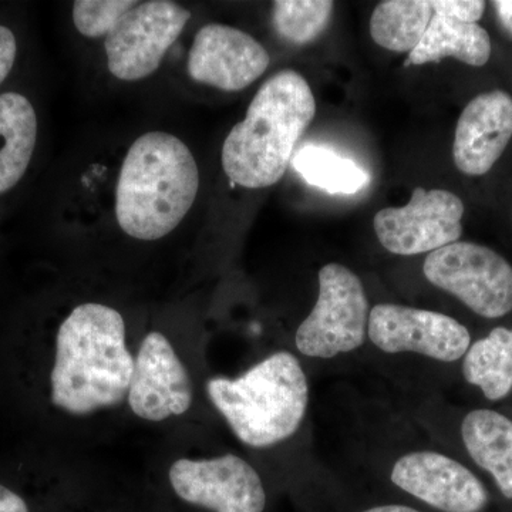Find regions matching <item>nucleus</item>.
<instances>
[{"label": "nucleus", "mask_w": 512, "mask_h": 512, "mask_svg": "<svg viewBox=\"0 0 512 512\" xmlns=\"http://www.w3.org/2000/svg\"><path fill=\"white\" fill-rule=\"evenodd\" d=\"M134 362L123 316L101 303H83L57 332L50 400L74 416L119 406L128 396Z\"/></svg>", "instance_id": "f257e3e1"}, {"label": "nucleus", "mask_w": 512, "mask_h": 512, "mask_svg": "<svg viewBox=\"0 0 512 512\" xmlns=\"http://www.w3.org/2000/svg\"><path fill=\"white\" fill-rule=\"evenodd\" d=\"M315 114V96L302 74L284 70L269 77L225 138L222 168L229 180L249 190L278 183Z\"/></svg>", "instance_id": "f03ea898"}, {"label": "nucleus", "mask_w": 512, "mask_h": 512, "mask_svg": "<svg viewBox=\"0 0 512 512\" xmlns=\"http://www.w3.org/2000/svg\"><path fill=\"white\" fill-rule=\"evenodd\" d=\"M200 190V171L190 148L164 131L138 137L121 165L116 217L131 238L157 241L187 217Z\"/></svg>", "instance_id": "7ed1b4c3"}, {"label": "nucleus", "mask_w": 512, "mask_h": 512, "mask_svg": "<svg viewBox=\"0 0 512 512\" xmlns=\"http://www.w3.org/2000/svg\"><path fill=\"white\" fill-rule=\"evenodd\" d=\"M207 390L235 436L256 448L293 436L309 403L308 379L289 352L266 357L237 379L214 377Z\"/></svg>", "instance_id": "20e7f679"}, {"label": "nucleus", "mask_w": 512, "mask_h": 512, "mask_svg": "<svg viewBox=\"0 0 512 512\" xmlns=\"http://www.w3.org/2000/svg\"><path fill=\"white\" fill-rule=\"evenodd\" d=\"M369 301L359 276L340 264L319 271V296L315 308L296 332L302 355L332 359L359 349L369 326Z\"/></svg>", "instance_id": "39448f33"}, {"label": "nucleus", "mask_w": 512, "mask_h": 512, "mask_svg": "<svg viewBox=\"0 0 512 512\" xmlns=\"http://www.w3.org/2000/svg\"><path fill=\"white\" fill-rule=\"evenodd\" d=\"M423 272L430 284L483 318H503L512 311V266L484 245L458 241L437 249L427 256Z\"/></svg>", "instance_id": "423d86ee"}, {"label": "nucleus", "mask_w": 512, "mask_h": 512, "mask_svg": "<svg viewBox=\"0 0 512 512\" xmlns=\"http://www.w3.org/2000/svg\"><path fill=\"white\" fill-rule=\"evenodd\" d=\"M190 19V10L170 0L138 2L104 40L110 73L123 82L151 76Z\"/></svg>", "instance_id": "0eeeda50"}, {"label": "nucleus", "mask_w": 512, "mask_h": 512, "mask_svg": "<svg viewBox=\"0 0 512 512\" xmlns=\"http://www.w3.org/2000/svg\"><path fill=\"white\" fill-rule=\"evenodd\" d=\"M463 215V201L453 192L417 187L404 207L377 212L376 237L392 254H431L458 242L463 234Z\"/></svg>", "instance_id": "6e6552de"}, {"label": "nucleus", "mask_w": 512, "mask_h": 512, "mask_svg": "<svg viewBox=\"0 0 512 512\" xmlns=\"http://www.w3.org/2000/svg\"><path fill=\"white\" fill-rule=\"evenodd\" d=\"M175 494L185 503L214 512H264L266 494L255 468L234 454L191 460L170 468Z\"/></svg>", "instance_id": "1a4fd4ad"}, {"label": "nucleus", "mask_w": 512, "mask_h": 512, "mask_svg": "<svg viewBox=\"0 0 512 512\" xmlns=\"http://www.w3.org/2000/svg\"><path fill=\"white\" fill-rule=\"evenodd\" d=\"M367 336L386 353H419L456 362L466 355L471 336L466 326L444 313L380 303L370 311Z\"/></svg>", "instance_id": "9d476101"}, {"label": "nucleus", "mask_w": 512, "mask_h": 512, "mask_svg": "<svg viewBox=\"0 0 512 512\" xmlns=\"http://www.w3.org/2000/svg\"><path fill=\"white\" fill-rule=\"evenodd\" d=\"M271 57L248 33L211 23L198 30L188 55V74L197 83L239 92L268 70Z\"/></svg>", "instance_id": "9b49d317"}, {"label": "nucleus", "mask_w": 512, "mask_h": 512, "mask_svg": "<svg viewBox=\"0 0 512 512\" xmlns=\"http://www.w3.org/2000/svg\"><path fill=\"white\" fill-rule=\"evenodd\" d=\"M127 399L133 413L148 421L167 420L190 409L191 377L163 333H148L141 342Z\"/></svg>", "instance_id": "f8f14e48"}, {"label": "nucleus", "mask_w": 512, "mask_h": 512, "mask_svg": "<svg viewBox=\"0 0 512 512\" xmlns=\"http://www.w3.org/2000/svg\"><path fill=\"white\" fill-rule=\"evenodd\" d=\"M393 484L441 512H480L488 503L483 483L467 467L434 451H416L396 461Z\"/></svg>", "instance_id": "ddd939ff"}, {"label": "nucleus", "mask_w": 512, "mask_h": 512, "mask_svg": "<svg viewBox=\"0 0 512 512\" xmlns=\"http://www.w3.org/2000/svg\"><path fill=\"white\" fill-rule=\"evenodd\" d=\"M512 138V97L503 90L480 94L461 113L454 136L453 158L467 175L487 174Z\"/></svg>", "instance_id": "4468645a"}, {"label": "nucleus", "mask_w": 512, "mask_h": 512, "mask_svg": "<svg viewBox=\"0 0 512 512\" xmlns=\"http://www.w3.org/2000/svg\"><path fill=\"white\" fill-rule=\"evenodd\" d=\"M37 140L35 107L23 94H0V195L25 177Z\"/></svg>", "instance_id": "2eb2a0df"}, {"label": "nucleus", "mask_w": 512, "mask_h": 512, "mask_svg": "<svg viewBox=\"0 0 512 512\" xmlns=\"http://www.w3.org/2000/svg\"><path fill=\"white\" fill-rule=\"evenodd\" d=\"M461 436L474 463L512 500V421L494 410H474L464 417Z\"/></svg>", "instance_id": "dca6fc26"}, {"label": "nucleus", "mask_w": 512, "mask_h": 512, "mask_svg": "<svg viewBox=\"0 0 512 512\" xmlns=\"http://www.w3.org/2000/svg\"><path fill=\"white\" fill-rule=\"evenodd\" d=\"M444 57H454L468 66H484L491 57L490 35L478 23L460 22L434 13L423 39L404 66L437 63Z\"/></svg>", "instance_id": "f3484780"}, {"label": "nucleus", "mask_w": 512, "mask_h": 512, "mask_svg": "<svg viewBox=\"0 0 512 512\" xmlns=\"http://www.w3.org/2000/svg\"><path fill=\"white\" fill-rule=\"evenodd\" d=\"M463 375L491 402L512 390V329L495 328L464 355Z\"/></svg>", "instance_id": "a211bd4d"}, {"label": "nucleus", "mask_w": 512, "mask_h": 512, "mask_svg": "<svg viewBox=\"0 0 512 512\" xmlns=\"http://www.w3.org/2000/svg\"><path fill=\"white\" fill-rule=\"evenodd\" d=\"M429 0H386L379 3L370 19V35L390 52L412 53L433 19Z\"/></svg>", "instance_id": "6ab92c4d"}, {"label": "nucleus", "mask_w": 512, "mask_h": 512, "mask_svg": "<svg viewBox=\"0 0 512 512\" xmlns=\"http://www.w3.org/2000/svg\"><path fill=\"white\" fill-rule=\"evenodd\" d=\"M292 164L306 183L329 194H356L370 181L369 174L355 161L326 147H303Z\"/></svg>", "instance_id": "aec40b11"}, {"label": "nucleus", "mask_w": 512, "mask_h": 512, "mask_svg": "<svg viewBox=\"0 0 512 512\" xmlns=\"http://www.w3.org/2000/svg\"><path fill=\"white\" fill-rule=\"evenodd\" d=\"M335 3L329 0H276L272 23L288 43L305 46L328 28Z\"/></svg>", "instance_id": "412c9836"}, {"label": "nucleus", "mask_w": 512, "mask_h": 512, "mask_svg": "<svg viewBox=\"0 0 512 512\" xmlns=\"http://www.w3.org/2000/svg\"><path fill=\"white\" fill-rule=\"evenodd\" d=\"M137 3L134 0H77L73 5L74 26L83 36L107 37Z\"/></svg>", "instance_id": "4be33fe9"}, {"label": "nucleus", "mask_w": 512, "mask_h": 512, "mask_svg": "<svg viewBox=\"0 0 512 512\" xmlns=\"http://www.w3.org/2000/svg\"><path fill=\"white\" fill-rule=\"evenodd\" d=\"M431 6L436 15L466 23H477L485 12V2L481 0H433Z\"/></svg>", "instance_id": "5701e85b"}, {"label": "nucleus", "mask_w": 512, "mask_h": 512, "mask_svg": "<svg viewBox=\"0 0 512 512\" xmlns=\"http://www.w3.org/2000/svg\"><path fill=\"white\" fill-rule=\"evenodd\" d=\"M18 55V42L15 33L0 25V84L8 79Z\"/></svg>", "instance_id": "b1692460"}, {"label": "nucleus", "mask_w": 512, "mask_h": 512, "mask_svg": "<svg viewBox=\"0 0 512 512\" xmlns=\"http://www.w3.org/2000/svg\"><path fill=\"white\" fill-rule=\"evenodd\" d=\"M0 512H29V507L19 494L0 484Z\"/></svg>", "instance_id": "393cba45"}, {"label": "nucleus", "mask_w": 512, "mask_h": 512, "mask_svg": "<svg viewBox=\"0 0 512 512\" xmlns=\"http://www.w3.org/2000/svg\"><path fill=\"white\" fill-rule=\"evenodd\" d=\"M493 6L501 25L512 36V0H497L493 2Z\"/></svg>", "instance_id": "a878e982"}, {"label": "nucleus", "mask_w": 512, "mask_h": 512, "mask_svg": "<svg viewBox=\"0 0 512 512\" xmlns=\"http://www.w3.org/2000/svg\"><path fill=\"white\" fill-rule=\"evenodd\" d=\"M363 512H420L414 510L412 507H406V505H380V507H373L370 510Z\"/></svg>", "instance_id": "bb28decb"}]
</instances>
